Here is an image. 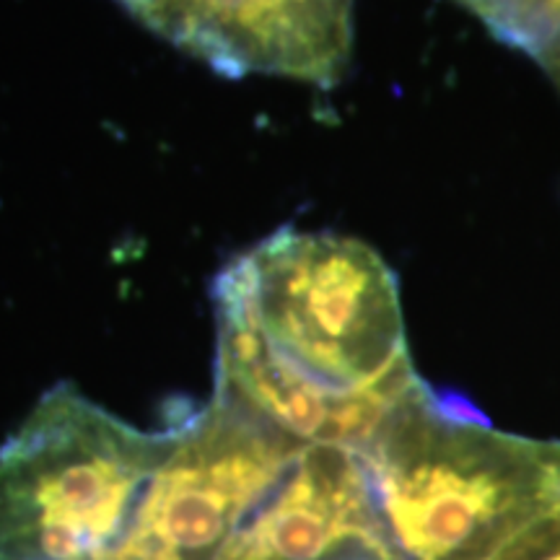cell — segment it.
Instances as JSON below:
<instances>
[{"label": "cell", "mask_w": 560, "mask_h": 560, "mask_svg": "<svg viewBox=\"0 0 560 560\" xmlns=\"http://www.w3.org/2000/svg\"><path fill=\"white\" fill-rule=\"evenodd\" d=\"M215 312V389L299 444L361 452L423 382L395 272L348 236H268L221 272Z\"/></svg>", "instance_id": "6da1fadb"}, {"label": "cell", "mask_w": 560, "mask_h": 560, "mask_svg": "<svg viewBox=\"0 0 560 560\" xmlns=\"http://www.w3.org/2000/svg\"><path fill=\"white\" fill-rule=\"evenodd\" d=\"M359 457L395 560H495L545 506L560 441L493 429L420 382Z\"/></svg>", "instance_id": "7a4b0ae2"}, {"label": "cell", "mask_w": 560, "mask_h": 560, "mask_svg": "<svg viewBox=\"0 0 560 560\" xmlns=\"http://www.w3.org/2000/svg\"><path fill=\"white\" fill-rule=\"evenodd\" d=\"M172 444L58 384L0 450V560H115Z\"/></svg>", "instance_id": "3957f363"}, {"label": "cell", "mask_w": 560, "mask_h": 560, "mask_svg": "<svg viewBox=\"0 0 560 560\" xmlns=\"http://www.w3.org/2000/svg\"><path fill=\"white\" fill-rule=\"evenodd\" d=\"M304 446L215 389L174 425L170 457L115 560H215Z\"/></svg>", "instance_id": "277c9868"}, {"label": "cell", "mask_w": 560, "mask_h": 560, "mask_svg": "<svg viewBox=\"0 0 560 560\" xmlns=\"http://www.w3.org/2000/svg\"><path fill=\"white\" fill-rule=\"evenodd\" d=\"M145 30L223 75L330 89L353 52V0H120Z\"/></svg>", "instance_id": "5b68a950"}, {"label": "cell", "mask_w": 560, "mask_h": 560, "mask_svg": "<svg viewBox=\"0 0 560 560\" xmlns=\"http://www.w3.org/2000/svg\"><path fill=\"white\" fill-rule=\"evenodd\" d=\"M215 560H395L359 452L304 446Z\"/></svg>", "instance_id": "8992f818"}, {"label": "cell", "mask_w": 560, "mask_h": 560, "mask_svg": "<svg viewBox=\"0 0 560 560\" xmlns=\"http://www.w3.org/2000/svg\"><path fill=\"white\" fill-rule=\"evenodd\" d=\"M503 45L548 75L560 94V0H457Z\"/></svg>", "instance_id": "52a82bcc"}, {"label": "cell", "mask_w": 560, "mask_h": 560, "mask_svg": "<svg viewBox=\"0 0 560 560\" xmlns=\"http://www.w3.org/2000/svg\"><path fill=\"white\" fill-rule=\"evenodd\" d=\"M495 560H560V462L540 514Z\"/></svg>", "instance_id": "ba28073f"}]
</instances>
